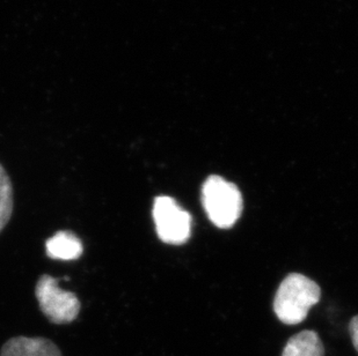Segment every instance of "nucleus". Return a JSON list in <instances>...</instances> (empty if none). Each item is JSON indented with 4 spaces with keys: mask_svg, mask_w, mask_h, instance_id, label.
<instances>
[{
    "mask_svg": "<svg viewBox=\"0 0 358 356\" xmlns=\"http://www.w3.org/2000/svg\"><path fill=\"white\" fill-rule=\"evenodd\" d=\"M157 235L167 244L180 246L192 235V215L181 209L176 199L159 195L155 199L152 209Z\"/></svg>",
    "mask_w": 358,
    "mask_h": 356,
    "instance_id": "obj_4",
    "label": "nucleus"
},
{
    "mask_svg": "<svg viewBox=\"0 0 358 356\" xmlns=\"http://www.w3.org/2000/svg\"><path fill=\"white\" fill-rule=\"evenodd\" d=\"M48 257L57 260H76L80 258L84 251L83 242L75 232L61 230L45 242Z\"/></svg>",
    "mask_w": 358,
    "mask_h": 356,
    "instance_id": "obj_6",
    "label": "nucleus"
},
{
    "mask_svg": "<svg viewBox=\"0 0 358 356\" xmlns=\"http://www.w3.org/2000/svg\"><path fill=\"white\" fill-rule=\"evenodd\" d=\"M13 185L10 176L0 163V232L10 222L13 214Z\"/></svg>",
    "mask_w": 358,
    "mask_h": 356,
    "instance_id": "obj_8",
    "label": "nucleus"
},
{
    "mask_svg": "<svg viewBox=\"0 0 358 356\" xmlns=\"http://www.w3.org/2000/svg\"><path fill=\"white\" fill-rule=\"evenodd\" d=\"M202 202L210 221L218 228L234 227L243 212V195L237 185L211 175L202 186Z\"/></svg>",
    "mask_w": 358,
    "mask_h": 356,
    "instance_id": "obj_2",
    "label": "nucleus"
},
{
    "mask_svg": "<svg viewBox=\"0 0 358 356\" xmlns=\"http://www.w3.org/2000/svg\"><path fill=\"white\" fill-rule=\"evenodd\" d=\"M0 356H62V353L49 339L15 336L3 345Z\"/></svg>",
    "mask_w": 358,
    "mask_h": 356,
    "instance_id": "obj_5",
    "label": "nucleus"
},
{
    "mask_svg": "<svg viewBox=\"0 0 358 356\" xmlns=\"http://www.w3.org/2000/svg\"><path fill=\"white\" fill-rule=\"evenodd\" d=\"M349 332H350V336H352L354 347H355V350L358 352V315L357 316L354 317L352 322H350V325H349Z\"/></svg>",
    "mask_w": 358,
    "mask_h": 356,
    "instance_id": "obj_9",
    "label": "nucleus"
},
{
    "mask_svg": "<svg viewBox=\"0 0 358 356\" xmlns=\"http://www.w3.org/2000/svg\"><path fill=\"white\" fill-rule=\"evenodd\" d=\"M282 356H324V345L318 333L306 329L291 336Z\"/></svg>",
    "mask_w": 358,
    "mask_h": 356,
    "instance_id": "obj_7",
    "label": "nucleus"
},
{
    "mask_svg": "<svg viewBox=\"0 0 358 356\" xmlns=\"http://www.w3.org/2000/svg\"><path fill=\"white\" fill-rule=\"evenodd\" d=\"M35 296L44 316L54 324H69L78 317L81 304L75 292L58 287V280L43 274L35 287Z\"/></svg>",
    "mask_w": 358,
    "mask_h": 356,
    "instance_id": "obj_3",
    "label": "nucleus"
},
{
    "mask_svg": "<svg viewBox=\"0 0 358 356\" xmlns=\"http://www.w3.org/2000/svg\"><path fill=\"white\" fill-rule=\"evenodd\" d=\"M318 283L299 273H291L282 281L274 299V311L280 322L297 325L304 322L312 306L320 301Z\"/></svg>",
    "mask_w": 358,
    "mask_h": 356,
    "instance_id": "obj_1",
    "label": "nucleus"
}]
</instances>
